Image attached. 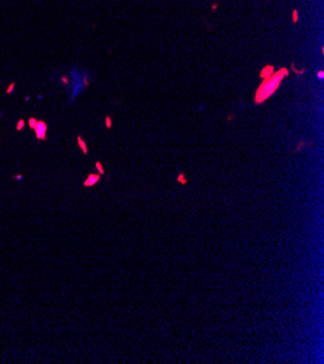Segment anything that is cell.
<instances>
[{
    "label": "cell",
    "instance_id": "6da1fadb",
    "mask_svg": "<svg viewBox=\"0 0 324 364\" xmlns=\"http://www.w3.org/2000/svg\"><path fill=\"white\" fill-rule=\"evenodd\" d=\"M286 74H288V71L283 68V70H280V71L273 73L272 76L266 77L265 81L260 84V87H259L257 92H256V99H255L256 103H262L263 100H266L268 97H270V96L276 92V89L279 87L282 79H283Z\"/></svg>",
    "mask_w": 324,
    "mask_h": 364
},
{
    "label": "cell",
    "instance_id": "7a4b0ae2",
    "mask_svg": "<svg viewBox=\"0 0 324 364\" xmlns=\"http://www.w3.org/2000/svg\"><path fill=\"white\" fill-rule=\"evenodd\" d=\"M273 74V67L272 65H269V67H266L265 70H263V73H262V77H269V76H272Z\"/></svg>",
    "mask_w": 324,
    "mask_h": 364
},
{
    "label": "cell",
    "instance_id": "3957f363",
    "mask_svg": "<svg viewBox=\"0 0 324 364\" xmlns=\"http://www.w3.org/2000/svg\"><path fill=\"white\" fill-rule=\"evenodd\" d=\"M97 178H99V176H96V174H93V176H90V177H89V180H87V181H86V184H87V186H90V184H93V183H96V181H97Z\"/></svg>",
    "mask_w": 324,
    "mask_h": 364
},
{
    "label": "cell",
    "instance_id": "277c9868",
    "mask_svg": "<svg viewBox=\"0 0 324 364\" xmlns=\"http://www.w3.org/2000/svg\"><path fill=\"white\" fill-rule=\"evenodd\" d=\"M317 76H318V79H323V77H324V73H323V71H318Z\"/></svg>",
    "mask_w": 324,
    "mask_h": 364
},
{
    "label": "cell",
    "instance_id": "5b68a950",
    "mask_svg": "<svg viewBox=\"0 0 324 364\" xmlns=\"http://www.w3.org/2000/svg\"><path fill=\"white\" fill-rule=\"evenodd\" d=\"M179 181H182V183H185V181H186V180L182 177V174H180V177H179Z\"/></svg>",
    "mask_w": 324,
    "mask_h": 364
},
{
    "label": "cell",
    "instance_id": "8992f818",
    "mask_svg": "<svg viewBox=\"0 0 324 364\" xmlns=\"http://www.w3.org/2000/svg\"><path fill=\"white\" fill-rule=\"evenodd\" d=\"M294 20H295V22L298 20V15H297V12H294Z\"/></svg>",
    "mask_w": 324,
    "mask_h": 364
}]
</instances>
